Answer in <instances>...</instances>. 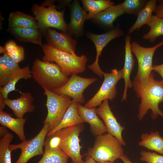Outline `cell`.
Wrapping results in <instances>:
<instances>
[{
	"label": "cell",
	"mask_w": 163,
	"mask_h": 163,
	"mask_svg": "<svg viewBox=\"0 0 163 163\" xmlns=\"http://www.w3.org/2000/svg\"><path fill=\"white\" fill-rule=\"evenodd\" d=\"M85 161L84 163H97L92 158L86 154Z\"/></svg>",
	"instance_id": "60d3db41"
},
{
	"label": "cell",
	"mask_w": 163,
	"mask_h": 163,
	"mask_svg": "<svg viewBox=\"0 0 163 163\" xmlns=\"http://www.w3.org/2000/svg\"><path fill=\"white\" fill-rule=\"evenodd\" d=\"M130 36L129 35L126 36L125 46V55L124 63L122 69L123 78L124 81V89L122 101H126L128 89L133 86V82L130 79V75L134 65V59L131 49L130 43Z\"/></svg>",
	"instance_id": "ac0fdd59"
},
{
	"label": "cell",
	"mask_w": 163,
	"mask_h": 163,
	"mask_svg": "<svg viewBox=\"0 0 163 163\" xmlns=\"http://www.w3.org/2000/svg\"><path fill=\"white\" fill-rule=\"evenodd\" d=\"M122 145L115 137L107 133L96 136L93 146L86 154L97 162H113L124 154Z\"/></svg>",
	"instance_id": "277c9868"
},
{
	"label": "cell",
	"mask_w": 163,
	"mask_h": 163,
	"mask_svg": "<svg viewBox=\"0 0 163 163\" xmlns=\"http://www.w3.org/2000/svg\"><path fill=\"white\" fill-rule=\"evenodd\" d=\"M26 122L25 118H14L9 113L3 110L0 111V123L2 126L13 131L22 142L27 140L24 132Z\"/></svg>",
	"instance_id": "44dd1931"
},
{
	"label": "cell",
	"mask_w": 163,
	"mask_h": 163,
	"mask_svg": "<svg viewBox=\"0 0 163 163\" xmlns=\"http://www.w3.org/2000/svg\"><path fill=\"white\" fill-rule=\"evenodd\" d=\"M46 30L45 36L48 45L66 52L75 54L77 41L72 37L70 34L68 32H59L51 28Z\"/></svg>",
	"instance_id": "5bb4252c"
},
{
	"label": "cell",
	"mask_w": 163,
	"mask_h": 163,
	"mask_svg": "<svg viewBox=\"0 0 163 163\" xmlns=\"http://www.w3.org/2000/svg\"><path fill=\"white\" fill-rule=\"evenodd\" d=\"M31 70L34 80L43 89L51 91L62 87L69 79L56 63L38 59L35 60Z\"/></svg>",
	"instance_id": "3957f363"
},
{
	"label": "cell",
	"mask_w": 163,
	"mask_h": 163,
	"mask_svg": "<svg viewBox=\"0 0 163 163\" xmlns=\"http://www.w3.org/2000/svg\"><path fill=\"white\" fill-rule=\"evenodd\" d=\"M97 114L103 120L107 132L116 138L122 145H126L122 136L124 128L118 122L110 107L108 100L104 101L96 109Z\"/></svg>",
	"instance_id": "4fadbf2b"
},
{
	"label": "cell",
	"mask_w": 163,
	"mask_h": 163,
	"mask_svg": "<svg viewBox=\"0 0 163 163\" xmlns=\"http://www.w3.org/2000/svg\"><path fill=\"white\" fill-rule=\"evenodd\" d=\"M157 2L156 0H150L147 2L145 7L138 13L136 21L129 29L128 35L144 24H147L156 7Z\"/></svg>",
	"instance_id": "4316f807"
},
{
	"label": "cell",
	"mask_w": 163,
	"mask_h": 163,
	"mask_svg": "<svg viewBox=\"0 0 163 163\" xmlns=\"http://www.w3.org/2000/svg\"><path fill=\"white\" fill-rule=\"evenodd\" d=\"M14 138V135L8 133L0 140V163H12L10 143Z\"/></svg>",
	"instance_id": "4dcf8cb0"
},
{
	"label": "cell",
	"mask_w": 163,
	"mask_h": 163,
	"mask_svg": "<svg viewBox=\"0 0 163 163\" xmlns=\"http://www.w3.org/2000/svg\"><path fill=\"white\" fill-rule=\"evenodd\" d=\"M70 21L68 25V31L76 37L83 34L85 22L87 19V13L80 6L77 0L74 1L70 5Z\"/></svg>",
	"instance_id": "9a60e30c"
},
{
	"label": "cell",
	"mask_w": 163,
	"mask_h": 163,
	"mask_svg": "<svg viewBox=\"0 0 163 163\" xmlns=\"http://www.w3.org/2000/svg\"><path fill=\"white\" fill-rule=\"evenodd\" d=\"M104 80L99 90L89 100L84 106L88 108L96 107L100 106L104 100H113L117 94L116 85L123 78L122 69L119 70L113 69L110 73L104 72Z\"/></svg>",
	"instance_id": "9c48e42d"
},
{
	"label": "cell",
	"mask_w": 163,
	"mask_h": 163,
	"mask_svg": "<svg viewBox=\"0 0 163 163\" xmlns=\"http://www.w3.org/2000/svg\"><path fill=\"white\" fill-rule=\"evenodd\" d=\"M120 159L124 163H133L129 158L124 154L122 155Z\"/></svg>",
	"instance_id": "ab89813d"
},
{
	"label": "cell",
	"mask_w": 163,
	"mask_h": 163,
	"mask_svg": "<svg viewBox=\"0 0 163 163\" xmlns=\"http://www.w3.org/2000/svg\"><path fill=\"white\" fill-rule=\"evenodd\" d=\"M97 163H114L113 162H111V161H105L103 162H97Z\"/></svg>",
	"instance_id": "b9f144b4"
},
{
	"label": "cell",
	"mask_w": 163,
	"mask_h": 163,
	"mask_svg": "<svg viewBox=\"0 0 163 163\" xmlns=\"http://www.w3.org/2000/svg\"><path fill=\"white\" fill-rule=\"evenodd\" d=\"M159 2V3L157 5L154 12L156 15L163 17V0H160Z\"/></svg>",
	"instance_id": "d590c367"
},
{
	"label": "cell",
	"mask_w": 163,
	"mask_h": 163,
	"mask_svg": "<svg viewBox=\"0 0 163 163\" xmlns=\"http://www.w3.org/2000/svg\"><path fill=\"white\" fill-rule=\"evenodd\" d=\"M43 89L46 97V106L47 110L43 123L49 125L50 132L59 123L72 100L68 96L57 94L46 88Z\"/></svg>",
	"instance_id": "8992f818"
},
{
	"label": "cell",
	"mask_w": 163,
	"mask_h": 163,
	"mask_svg": "<svg viewBox=\"0 0 163 163\" xmlns=\"http://www.w3.org/2000/svg\"><path fill=\"white\" fill-rule=\"evenodd\" d=\"M15 62L18 63L22 61L24 58V48L19 46L14 52L8 55Z\"/></svg>",
	"instance_id": "836d02e7"
},
{
	"label": "cell",
	"mask_w": 163,
	"mask_h": 163,
	"mask_svg": "<svg viewBox=\"0 0 163 163\" xmlns=\"http://www.w3.org/2000/svg\"><path fill=\"white\" fill-rule=\"evenodd\" d=\"M44 125L40 132L33 138L16 144H10L9 148L12 151L19 149L20 155L15 163H27L32 158L43 155V147L45 138L49 131V125Z\"/></svg>",
	"instance_id": "ba28073f"
},
{
	"label": "cell",
	"mask_w": 163,
	"mask_h": 163,
	"mask_svg": "<svg viewBox=\"0 0 163 163\" xmlns=\"http://www.w3.org/2000/svg\"><path fill=\"white\" fill-rule=\"evenodd\" d=\"M83 123L67 127L58 131L61 140L59 148L70 158V163H84L81 150L80 139L79 136L84 130Z\"/></svg>",
	"instance_id": "52a82bcc"
},
{
	"label": "cell",
	"mask_w": 163,
	"mask_h": 163,
	"mask_svg": "<svg viewBox=\"0 0 163 163\" xmlns=\"http://www.w3.org/2000/svg\"><path fill=\"white\" fill-rule=\"evenodd\" d=\"M121 3L112 5L95 15L91 19L102 26L111 27L116 19L123 14Z\"/></svg>",
	"instance_id": "603a6c76"
},
{
	"label": "cell",
	"mask_w": 163,
	"mask_h": 163,
	"mask_svg": "<svg viewBox=\"0 0 163 163\" xmlns=\"http://www.w3.org/2000/svg\"><path fill=\"white\" fill-rule=\"evenodd\" d=\"M82 2L85 10L88 11L87 19H91L114 5V2L110 0H82Z\"/></svg>",
	"instance_id": "83f0119b"
},
{
	"label": "cell",
	"mask_w": 163,
	"mask_h": 163,
	"mask_svg": "<svg viewBox=\"0 0 163 163\" xmlns=\"http://www.w3.org/2000/svg\"><path fill=\"white\" fill-rule=\"evenodd\" d=\"M138 145L149 150L155 151L163 155V137L158 131L150 133H143Z\"/></svg>",
	"instance_id": "484cf974"
},
{
	"label": "cell",
	"mask_w": 163,
	"mask_h": 163,
	"mask_svg": "<svg viewBox=\"0 0 163 163\" xmlns=\"http://www.w3.org/2000/svg\"><path fill=\"white\" fill-rule=\"evenodd\" d=\"M146 2L143 0H125L121 3L124 13L137 15L145 7Z\"/></svg>",
	"instance_id": "1f68e13d"
},
{
	"label": "cell",
	"mask_w": 163,
	"mask_h": 163,
	"mask_svg": "<svg viewBox=\"0 0 163 163\" xmlns=\"http://www.w3.org/2000/svg\"><path fill=\"white\" fill-rule=\"evenodd\" d=\"M140 160L146 163H163V155L155 152L142 151Z\"/></svg>",
	"instance_id": "d6a6232c"
},
{
	"label": "cell",
	"mask_w": 163,
	"mask_h": 163,
	"mask_svg": "<svg viewBox=\"0 0 163 163\" xmlns=\"http://www.w3.org/2000/svg\"><path fill=\"white\" fill-rule=\"evenodd\" d=\"M78 104L72 100L71 103L59 123L53 129L49 132L47 136L52 135L62 129L84 123L78 113Z\"/></svg>",
	"instance_id": "d6986e66"
},
{
	"label": "cell",
	"mask_w": 163,
	"mask_h": 163,
	"mask_svg": "<svg viewBox=\"0 0 163 163\" xmlns=\"http://www.w3.org/2000/svg\"><path fill=\"white\" fill-rule=\"evenodd\" d=\"M163 46V40L149 47H143L137 42L131 43L132 53L135 56L138 63V69L134 80H142L149 77L153 70V57L156 50Z\"/></svg>",
	"instance_id": "30bf717a"
},
{
	"label": "cell",
	"mask_w": 163,
	"mask_h": 163,
	"mask_svg": "<svg viewBox=\"0 0 163 163\" xmlns=\"http://www.w3.org/2000/svg\"><path fill=\"white\" fill-rule=\"evenodd\" d=\"M6 105L5 99L2 94H0V111L3 110Z\"/></svg>",
	"instance_id": "f35d334b"
},
{
	"label": "cell",
	"mask_w": 163,
	"mask_h": 163,
	"mask_svg": "<svg viewBox=\"0 0 163 163\" xmlns=\"http://www.w3.org/2000/svg\"><path fill=\"white\" fill-rule=\"evenodd\" d=\"M32 77L31 70L28 65L22 68H20L13 73L7 84L4 86L0 87V94L5 99L8 98V95L10 92L18 91L15 86L20 80L27 79Z\"/></svg>",
	"instance_id": "cb8c5ba5"
},
{
	"label": "cell",
	"mask_w": 163,
	"mask_h": 163,
	"mask_svg": "<svg viewBox=\"0 0 163 163\" xmlns=\"http://www.w3.org/2000/svg\"><path fill=\"white\" fill-rule=\"evenodd\" d=\"M153 70L158 73L163 80V63L153 66Z\"/></svg>",
	"instance_id": "8d00e7d4"
},
{
	"label": "cell",
	"mask_w": 163,
	"mask_h": 163,
	"mask_svg": "<svg viewBox=\"0 0 163 163\" xmlns=\"http://www.w3.org/2000/svg\"><path fill=\"white\" fill-rule=\"evenodd\" d=\"M69 158L60 149H45L43 157L37 163H68Z\"/></svg>",
	"instance_id": "f546056e"
},
{
	"label": "cell",
	"mask_w": 163,
	"mask_h": 163,
	"mask_svg": "<svg viewBox=\"0 0 163 163\" xmlns=\"http://www.w3.org/2000/svg\"><path fill=\"white\" fill-rule=\"evenodd\" d=\"M19 46L14 41L10 40L7 42L4 47L8 54L9 55L17 50Z\"/></svg>",
	"instance_id": "e575fe53"
},
{
	"label": "cell",
	"mask_w": 163,
	"mask_h": 163,
	"mask_svg": "<svg viewBox=\"0 0 163 163\" xmlns=\"http://www.w3.org/2000/svg\"><path fill=\"white\" fill-rule=\"evenodd\" d=\"M8 133L6 127L2 126L0 127V137L1 138L5 136Z\"/></svg>",
	"instance_id": "74e56055"
},
{
	"label": "cell",
	"mask_w": 163,
	"mask_h": 163,
	"mask_svg": "<svg viewBox=\"0 0 163 163\" xmlns=\"http://www.w3.org/2000/svg\"><path fill=\"white\" fill-rule=\"evenodd\" d=\"M44 53V61L55 62L60 68L62 72L66 76L84 72L87 61L86 56H79L54 48L48 45L42 47Z\"/></svg>",
	"instance_id": "7a4b0ae2"
},
{
	"label": "cell",
	"mask_w": 163,
	"mask_h": 163,
	"mask_svg": "<svg viewBox=\"0 0 163 163\" xmlns=\"http://www.w3.org/2000/svg\"><path fill=\"white\" fill-rule=\"evenodd\" d=\"M34 98L30 92H21L20 97L15 99L8 98L5 99L6 105L11 109L18 118H23L25 114L32 112L35 109L32 104Z\"/></svg>",
	"instance_id": "2e32d148"
},
{
	"label": "cell",
	"mask_w": 163,
	"mask_h": 163,
	"mask_svg": "<svg viewBox=\"0 0 163 163\" xmlns=\"http://www.w3.org/2000/svg\"><path fill=\"white\" fill-rule=\"evenodd\" d=\"M96 109V107H86L80 104L78 105L79 114L84 122L90 125L92 133L97 136L107 132V130L103 122L98 117Z\"/></svg>",
	"instance_id": "e0dca14e"
},
{
	"label": "cell",
	"mask_w": 163,
	"mask_h": 163,
	"mask_svg": "<svg viewBox=\"0 0 163 163\" xmlns=\"http://www.w3.org/2000/svg\"><path fill=\"white\" fill-rule=\"evenodd\" d=\"M147 24L150 30L143 36L144 39L153 42L158 37L163 35V17L152 15Z\"/></svg>",
	"instance_id": "f1b7e54d"
},
{
	"label": "cell",
	"mask_w": 163,
	"mask_h": 163,
	"mask_svg": "<svg viewBox=\"0 0 163 163\" xmlns=\"http://www.w3.org/2000/svg\"><path fill=\"white\" fill-rule=\"evenodd\" d=\"M97 80L95 78H85L72 74L66 84L52 91L57 94L68 96L72 98V101L81 104L85 101L83 94L84 91Z\"/></svg>",
	"instance_id": "8fae6325"
},
{
	"label": "cell",
	"mask_w": 163,
	"mask_h": 163,
	"mask_svg": "<svg viewBox=\"0 0 163 163\" xmlns=\"http://www.w3.org/2000/svg\"><path fill=\"white\" fill-rule=\"evenodd\" d=\"M9 28L34 27L40 28L35 18L19 11L11 12L8 17Z\"/></svg>",
	"instance_id": "d4e9b609"
},
{
	"label": "cell",
	"mask_w": 163,
	"mask_h": 163,
	"mask_svg": "<svg viewBox=\"0 0 163 163\" xmlns=\"http://www.w3.org/2000/svg\"><path fill=\"white\" fill-rule=\"evenodd\" d=\"M8 31L18 40L38 44L42 47V33L40 28L34 27L9 28Z\"/></svg>",
	"instance_id": "7402d4cb"
},
{
	"label": "cell",
	"mask_w": 163,
	"mask_h": 163,
	"mask_svg": "<svg viewBox=\"0 0 163 163\" xmlns=\"http://www.w3.org/2000/svg\"><path fill=\"white\" fill-rule=\"evenodd\" d=\"M133 86L137 96L141 99L137 115L139 120H142L150 110L152 111V119H155L158 116L163 117V112L159 107V104L163 101V80L155 79L152 72L145 79H134Z\"/></svg>",
	"instance_id": "6da1fadb"
},
{
	"label": "cell",
	"mask_w": 163,
	"mask_h": 163,
	"mask_svg": "<svg viewBox=\"0 0 163 163\" xmlns=\"http://www.w3.org/2000/svg\"><path fill=\"white\" fill-rule=\"evenodd\" d=\"M64 11L65 9L57 10L50 1H46L40 5L34 4L32 8L40 29L46 30L53 27L67 32L68 26L64 18Z\"/></svg>",
	"instance_id": "5b68a950"
},
{
	"label": "cell",
	"mask_w": 163,
	"mask_h": 163,
	"mask_svg": "<svg viewBox=\"0 0 163 163\" xmlns=\"http://www.w3.org/2000/svg\"><path fill=\"white\" fill-rule=\"evenodd\" d=\"M123 34V31L117 27L102 34L88 33L87 36L94 43L96 51L95 60L94 63L88 66V68L96 74L101 77L104 72L101 70L98 63L99 57L104 48L110 41Z\"/></svg>",
	"instance_id": "7c38bea8"
},
{
	"label": "cell",
	"mask_w": 163,
	"mask_h": 163,
	"mask_svg": "<svg viewBox=\"0 0 163 163\" xmlns=\"http://www.w3.org/2000/svg\"><path fill=\"white\" fill-rule=\"evenodd\" d=\"M0 52L3 53L0 57V87H2L7 84L12 75L20 67L8 54L4 47L0 46Z\"/></svg>",
	"instance_id": "ffe728a7"
}]
</instances>
